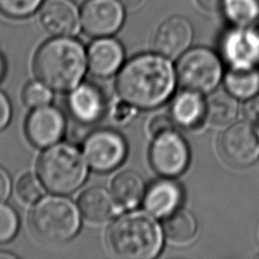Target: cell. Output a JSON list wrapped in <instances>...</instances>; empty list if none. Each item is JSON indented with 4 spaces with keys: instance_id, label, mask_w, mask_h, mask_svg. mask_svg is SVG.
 I'll return each mask as SVG.
<instances>
[{
    "instance_id": "3957f363",
    "label": "cell",
    "mask_w": 259,
    "mask_h": 259,
    "mask_svg": "<svg viewBox=\"0 0 259 259\" xmlns=\"http://www.w3.org/2000/svg\"><path fill=\"white\" fill-rule=\"evenodd\" d=\"M108 244L119 257L151 259L163 245V234L158 223L149 214L134 211L116 219L108 230Z\"/></svg>"
},
{
    "instance_id": "5b68a950",
    "label": "cell",
    "mask_w": 259,
    "mask_h": 259,
    "mask_svg": "<svg viewBox=\"0 0 259 259\" xmlns=\"http://www.w3.org/2000/svg\"><path fill=\"white\" fill-rule=\"evenodd\" d=\"M32 233L41 241L64 243L76 236L80 229V213L69 198L50 195L39 199L29 215Z\"/></svg>"
},
{
    "instance_id": "277c9868",
    "label": "cell",
    "mask_w": 259,
    "mask_h": 259,
    "mask_svg": "<svg viewBox=\"0 0 259 259\" xmlns=\"http://www.w3.org/2000/svg\"><path fill=\"white\" fill-rule=\"evenodd\" d=\"M84 155L73 145H52L38 159L37 174L44 186L56 194L76 191L88 173Z\"/></svg>"
},
{
    "instance_id": "ffe728a7",
    "label": "cell",
    "mask_w": 259,
    "mask_h": 259,
    "mask_svg": "<svg viewBox=\"0 0 259 259\" xmlns=\"http://www.w3.org/2000/svg\"><path fill=\"white\" fill-rule=\"evenodd\" d=\"M111 194L122 207H135L145 195V183L142 176L132 170L120 172L112 181Z\"/></svg>"
},
{
    "instance_id": "7c38bea8",
    "label": "cell",
    "mask_w": 259,
    "mask_h": 259,
    "mask_svg": "<svg viewBox=\"0 0 259 259\" xmlns=\"http://www.w3.org/2000/svg\"><path fill=\"white\" fill-rule=\"evenodd\" d=\"M193 38V28L190 21L180 15L165 19L157 28L153 47L155 51L168 58H175L186 52Z\"/></svg>"
},
{
    "instance_id": "f35d334b",
    "label": "cell",
    "mask_w": 259,
    "mask_h": 259,
    "mask_svg": "<svg viewBox=\"0 0 259 259\" xmlns=\"http://www.w3.org/2000/svg\"><path fill=\"white\" fill-rule=\"evenodd\" d=\"M258 257H259V255H258Z\"/></svg>"
},
{
    "instance_id": "5bb4252c",
    "label": "cell",
    "mask_w": 259,
    "mask_h": 259,
    "mask_svg": "<svg viewBox=\"0 0 259 259\" xmlns=\"http://www.w3.org/2000/svg\"><path fill=\"white\" fill-rule=\"evenodd\" d=\"M222 48L231 67H257L259 64V35L254 27L238 26L231 30L224 37Z\"/></svg>"
},
{
    "instance_id": "44dd1931",
    "label": "cell",
    "mask_w": 259,
    "mask_h": 259,
    "mask_svg": "<svg viewBox=\"0 0 259 259\" xmlns=\"http://www.w3.org/2000/svg\"><path fill=\"white\" fill-rule=\"evenodd\" d=\"M225 86L235 97L248 99L259 92V70L257 67H231Z\"/></svg>"
},
{
    "instance_id": "9a60e30c",
    "label": "cell",
    "mask_w": 259,
    "mask_h": 259,
    "mask_svg": "<svg viewBox=\"0 0 259 259\" xmlns=\"http://www.w3.org/2000/svg\"><path fill=\"white\" fill-rule=\"evenodd\" d=\"M67 104L73 117L85 124L97 121L105 111V98L102 91L90 83H83L73 88Z\"/></svg>"
},
{
    "instance_id": "f546056e",
    "label": "cell",
    "mask_w": 259,
    "mask_h": 259,
    "mask_svg": "<svg viewBox=\"0 0 259 259\" xmlns=\"http://www.w3.org/2000/svg\"><path fill=\"white\" fill-rule=\"evenodd\" d=\"M243 113L248 121L259 124V94L248 98L244 104Z\"/></svg>"
},
{
    "instance_id": "7a4b0ae2",
    "label": "cell",
    "mask_w": 259,
    "mask_h": 259,
    "mask_svg": "<svg viewBox=\"0 0 259 259\" xmlns=\"http://www.w3.org/2000/svg\"><path fill=\"white\" fill-rule=\"evenodd\" d=\"M87 56L83 45L71 36L49 39L35 54L33 69L39 81L57 91H68L81 81Z\"/></svg>"
},
{
    "instance_id": "6da1fadb",
    "label": "cell",
    "mask_w": 259,
    "mask_h": 259,
    "mask_svg": "<svg viewBox=\"0 0 259 259\" xmlns=\"http://www.w3.org/2000/svg\"><path fill=\"white\" fill-rule=\"evenodd\" d=\"M175 86L174 69L160 54H142L131 59L120 70L116 89L123 101L140 108L164 103Z\"/></svg>"
},
{
    "instance_id": "d590c367",
    "label": "cell",
    "mask_w": 259,
    "mask_h": 259,
    "mask_svg": "<svg viewBox=\"0 0 259 259\" xmlns=\"http://www.w3.org/2000/svg\"><path fill=\"white\" fill-rule=\"evenodd\" d=\"M5 69H6V66H5V61L3 59V57L0 55V80L3 78L4 76V73H5Z\"/></svg>"
},
{
    "instance_id": "f1b7e54d",
    "label": "cell",
    "mask_w": 259,
    "mask_h": 259,
    "mask_svg": "<svg viewBox=\"0 0 259 259\" xmlns=\"http://www.w3.org/2000/svg\"><path fill=\"white\" fill-rule=\"evenodd\" d=\"M170 130H173V119L167 115H156L150 120L149 132L154 137Z\"/></svg>"
},
{
    "instance_id": "836d02e7",
    "label": "cell",
    "mask_w": 259,
    "mask_h": 259,
    "mask_svg": "<svg viewBox=\"0 0 259 259\" xmlns=\"http://www.w3.org/2000/svg\"><path fill=\"white\" fill-rule=\"evenodd\" d=\"M123 6L126 7H135L137 5H139L140 3H142L143 0H119Z\"/></svg>"
},
{
    "instance_id": "52a82bcc",
    "label": "cell",
    "mask_w": 259,
    "mask_h": 259,
    "mask_svg": "<svg viewBox=\"0 0 259 259\" xmlns=\"http://www.w3.org/2000/svg\"><path fill=\"white\" fill-rule=\"evenodd\" d=\"M153 169L160 175L172 178L182 174L189 164V148L174 130L155 136L149 153Z\"/></svg>"
},
{
    "instance_id": "2e32d148",
    "label": "cell",
    "mask_w": 259,
    "mask_h": 259,
    "mask_svg": "<svg viewBox=\"0 0 259 259\" xmlns=\"http://www.w3.org/2000/svg\"><path fill=\"white\" fill-rule=\"evenodd\" d=\"M123 57L124 52L121 44L109 36L95 39L87 52L90 72L100 78L113 75L121 66Z\"/></svg>"
},
{
    "instance_id": "8fae6325",
    "label": "cell",
    "mask_w": 259,
    "mask_h": 259,
    "mask_svg": "<svg viewBox=\"0 0 259 259\" xmlns=\"http://www.w3.org/2000/svg\"><path fill=\"white\" fill-rule=\"evenodd\" d=\"M65 128L66 120L62 111L48 105L32 110L25 122V133L29 142L38 148L50 147L58 143Z\"/></svg>"
},
{
    "instance_id": "7402d4cb",
    "label": "cell",
    "mask_w": 259,
    "mask_h": 259,
    "mask_svg": "<svg viewBox=\"0 0 259 259\" xmlns=\"http://www.w3.org/2000/svg\"><path fill=\"white\" fill-rule=\"evenodd\" d=\"M239 104L229 91H217L205 102V117L214 125H227L236 120Z\"/></svg>"
},
{
    "instance_id": "4dcf8cb0",
    "label": "cell",
    "mask_w": 259,
    "mask_h": 259,
    "mask_svg": "<svg viewBox=\"0 0 259 259\" xmlns=\"http://www.w3.org/2000/svg\"><path fill=\"white\" fill-rule=\"evenodd\" d=\"M11 105L7 96L0 91V131L5 128L10 121Z\"/></svg>"
},
{
    "instance_id": "cb8c5ba5",
    "label": "cell",
    "mask_w": 259,
    "mask_h": 259,
    "mask_svg": "<svg viewBox=\"0 0 259 259\" xmlns=\"http://www.w3.org/2000/svg\"><path fill=\"white\" fill-rule=\"evenodd\" d=\"M222 8L236 26H249L259 20V0H224Z\"/></svg>"
},
{
    "instance_id": "4fadbf2b",
    "label": "cell",
    "mask_w": 259,
    "mask_h": 259,
    "mask_svg": "<svg viewBox=\"0 0 259 259\" xmlns=\"http://www.w3.org/2000/svg\"><path fill=\"white\" fill-rule=\"evenodd\" d=\"M39 18L45 29L55 36H73L81 26V12L73 0H46Z\"/></svg>"
},
{
    "instance_id": "d4e9b609",
    "label": "cell",
    "mask_w": 259,
    "mask_h": 259,
    "mask_svg": "<svg viewBox=\"0 0 259 259\" xmlns=\"http://www.w3.org/2000/svg\"><path fill=\"white\" fill-rule=\"evenodd\" d=\"M45 0H0V12L10 18H25L41 7Z\"/></svg>"
},
{
    "instance_id": "8d00e7d4",
    "label": "cell",
    "mask_w": 259,
    "mask_h": 259,
    "mask_svg": "<svg viewBox=\"0 0 259 259\" xmlns=\"http://www.w3.org/2000/svg\"><path fill=\"white\" fill-rule=\"evenodd\" d=\"M253 27H254V29L256 30L257 34L259 35V20H258V21H257V22L254 24V26H253Z\"/></svg>"
},
{
    "instance_id": "603a6c76",
    "label": "cell",
    "mask_w": 259,
    "mask_h": 259,
    "mask_svg": "<svg viewBox=\"0 0 259 259\" xmlns=\"http://www.w3.org/2000/svg\"><path fill=\"white\" fill-rule=\"evenodd\" d=\"M166 236L175 243L191 241L197 232V222L187 210H176L167 217L164 224Z\"/></svg>"
},
{
    "instance_id": "8992f818",
    "label": "cell",
    "mask_w": 259,
    "mask_h": 259,
    "mask_svg": "<svg viewBox=\"0 0 259 259\" xmlns=\"http://www.w3.org/2000/svg\"><path fill=\"white\" fill-rule=\"evenodd\" d=\"M222 74L219 57L201 47L183 53L176 66V77L182 87L201 94L212 91L220 83Z\"/></svg>"
},
{
    "instance_id": "ac0fdd59",
    "label": "cell",
    "mask_w": 259,
    "mask_h": 259,
    "mask_svg": "<svg viewBox=\"0 0 259 259\" xmlns=\"http://www.w3.org/2000/svg\"><path fill=\"white\" fill-rule=\"evenodd\" d=\"M172 119L185 128L199 126L205 117V102L201 93L185 89L172 101Z\"/></svg>"
},
{
    "instance_id": "484cf974",
    "label": "cell",
    "mask_w": 259,
    "mask_h": 259,
    "mask_svg": "<svg viewBox=\"0 0 259 259\" xmlns=\"http://www.w3.org/2000/svg\"><path fill=\"white\" fill-rule=\"evenodd\" d=\"M19 219L13 207L0 202V244L11 241L17 234Z\"/></svg>"
},
{
    "instance_id": "4316f807",
    "label": "cell",
    "mask_w": 259,
    "mask_h": 259,
    "mask_svg": "<svg viewBox=\"0 0 259 259\" xmlns=\"http://www.w3.org/2000/svg\"><path fill=\"white\" fill-rule=\"evenodd\" d=\"M24 103L29 107H39L47 105L52 100V92L50 87L45 83L32 81L29 82L22 93Z\"/></svg>"
},
{
    "instance_id": "d6a6232c",
    "label": "cell",
    "mask_w": 259,
    "mask_h": 259,
    "mask_svg": "<svg viewBox=\"0 0 259 259\" xmlns=\"http://www.w3.org/2000/svg\"><path fill=\"white\" fill-rule=\"evenodd\" d=\"M196 2L206 11H217L223 7L224 0H196Z\"/></svg>"
},
{
    "instance_id": "9c48e42d",
    "label": "cell",
    "mask_w": 259,
    "mask_h": 259,
    "mask_svg": "<svg viewBox=\"0 0 259 259\" xmlns=\"http://www.w3.org/2000/svg\"><path fill=\"white\" fill-rule=\"evenodd\" d=\"M219 150L228 165L235 168L249 167L259 156V135L250 123L235 122L221 135Z\"/></svg>"
},
{
    "instance_id": "83f0119b",
    "label": "cell",
    "mask_w": 259,
    "mask_h": 259,
    "mask_svg": "<svg viewBox=\"0 0 259 259\" xmlns=\"http://www.w3.org/2000/svg\"><path fill=\"white\" fill-rule=\"evenodd\" d=\"M40 182V179L32 174L23 175L16 185V191L19 198L26 203H32L38 200L44 193V184Z\"/></svg>"
},
{
    "instance_id": "74e56055",
    "label": "cell",
    "mask_w": 259,
    "mask_h": 259,
    "mask_svg": "<svg viewBox=\"0 0 259 259\" xmlns=\"http://www.w3.org/2000/svg\"><path fill=\"white\" fill-rule=\"evenodd\" d=\"M258 135H259V131H258Z\"/></svg>"
},
{
    "instance_id": "e0dca14e",
    "label": "cell",
    "mask_w": 259,
    "mask_h": 259,
    "mask_svg": "<svg viewBox=\"0 0 259 259\" xmlns=\"http://www.w3.org/2000/svg\"><path fill=\"white\" fill-rule=\"evenodd\" d=\"M183 199V190L180 184L169 179L154 182L144 195V207L157 218L168 217L178 209Z\"/></svg>"
},
{
    "instance_id": "d6986e66",
    "label": "cell",
    "mask_w": 259,
    "mask_h": 259,
    "mask_svg": "<svg viewBox=\"0 0 259 259\" xmlns=\"http://www.w3.org/2000/svg\"><path fill=\"white\" fill-rule=\"evenodd\" d=\"M114 198L105 188L94 186L86 189L79 197L78 204L85 219L94 223L105 222L114 212Z\"/></svg>"
},
{
    "instance_id": "e575fe53",
    "label": "cell",
    "mask_w": 259,
    "mask_h": 259,
    "mask_svg": "<svg viewBox=\"0 0 259 259\" xmlns=\"http://www.w3.org/2000/svg\"><path fill=\"white\" fill-rule=\"evenodd\" d=\"M16 257L17 256L12 253H9L6 251H0V259H15Z\"/></svg>"
},
{
    "instance_id": "ba28073f",
    "label": "cell",
    "mask_w": 259,
    "mask_h": 259,
    "mask_svg": "<svg viewBox=\"0 0 259 259\" xmlns=\"http://www.w3.org/2000/svg\"><path fill=\"white\" fill-rule=\"evenodd\" d=\"M127 146L124 138L112 130H98L85 140L83 154L88 165L97 172H110L125 159Z\"/></svg>"
},
{
    "instance_id": "30bf717a",
    "label": "cell",
    "mask_w": 259,
    "mask_h": 259,
    "mask_svg": "<svg viewBox=\"0 0 259 259\" xmlns=\"http://www.w3.org/2000/svg\"><path fill=\"white\" fill-rule=\"evenodd\" d=\"M80 12L83 30L95 37L115 33L124 21V6L119 0H86Z\"/></svg>"
},
{
    "instance_id": "1f68e13d",
    "label": "cell",
    "mask_w": 259,
    "mask_h": 259,
    "mask_svg": "<svg viewBox=\"0 0 259 259\" xmlns=\"http://www.w3.org/2000/svg\"><path fill=\"white\" fill-rule=\"evenodd\" d=\"M11 179L8 172L0 166V202L7 199L10 194Z\"/></svg>"
}]
</instances>
